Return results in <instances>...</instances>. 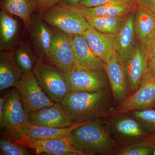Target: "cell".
Masks as SVG:
<instances>
[{"mask_svg": "<svg viewBox=\"0 0 155 155\" xmlns=\"http://www.w3.org/2000/svg\"><path fill=\"white\" fill-rule=\"evenodd\" d=\"M39 14L48 25L67 35H83L90 25L78 7L61 2Z\"/></svg>", "mask_w": 155, "mask_h": 155, "instance_id": "3957f363", "label": "cell"}, {"mask_svg": "<svg viewBox=\"0 0 155 155\" xmlns=\"http://www.w3.org/2000/svg\"><path fill=\"white\" fill-rule=\"evenodd\" d=\"M141 43L150 58L155 57V28L145 41Z\"/></svg>", "mask_w": 155, "mask_h": 155, "instance_id": "4dcf8cb0", "label": "cell"}, {"mask_svg": "<svg viewBox=\"0 0 155 155\" xmlns=\"http://www.w3.org/2000/svg\"><path fill=\"white\" fill-rule=\"evenodd\" d=\"M22 72L13 58L12 51L0 53V91L17 87Z\"/></svg>", "mask_w": 155, "mask_h": 155, "instance_id": "7402d4cb", "label": "cell"}, {"mask_svg": "<svg viewBox=\"0 0 155 155\" xmlns=\"http://www.w3.org/2000/svg\"><path fill=\"white\" fill-rule=\"evenodd\" d=\"M34 13L40 14L52 8L60 2L61 0H31Z\"/></svg>", "mask_w": 155, "mask_h": 155, "instance_id": "f546056e", "label": "cell"}, {"mask_svg": "<svg viewBox=\"0 0 155 155\" xmlns=\"http://www.w3.org/2000/svg\"><path fill=\"white\" fill-rule=\"evenodd\" d=\"M0 8L1 11L22 19L25 28L34 13L31 0H1Z\"/></svg>", "mask_w": 155, "mask_h": 155, "instance_id": "603a6c76", "label": "cell"}, {"mask_svg": "<svg viewBox=\"0 0 155 155\" xmlns=\"http://www.w3.org/2000/svg\"><path fill=\"white\" fill-rule=\"evenodd\" d=\"M126 17L96 16L85 17L89 25L98 31L115 36L122 28Z\"/></svg>", "mask_w": 155, "mask_h": 155, "instance_id": "d4e9b609", "label": "cell"}, {"mask_svg": "<svg viewBox=\"0 0 155 155\" xmlns=\"http://www.w3.org/2000/svg\"><path fill=\"white\" fill-rule=\"evenodd\" d=\"M68 137L74 147L84 155H116L120 147L107 117L83 122Z\"/></svg>", "mask_w": 155, "mask_h": 155, "instance_id": "6da1fadb", "label": "cell"}, {"mask_svg": "<svg viewBox=\"0 0 155 155\" xmlns=\"http://www.w3.org/2000/svg\"><path fill=\"white\" fill-rule=\"evenodd\" d=\"M78 8L85 17H125L135 12L137 5L134 0H117L93 8Z\"/></svg>", "mask_w": 155, "mask_h": 155, "instance_id": "e0dca14e", "label": "cell"}, {"mask_svg": "<svg viewBox=\"0 0 155 155\" xmlns=\"http://www.w3.org/2000/svg\"><path fill=\"white\" fill-rule=\"evenodd\" d=\"M17 88L23 108L28 114L55 103L45 93L32 72L22 73Z\"/></svg>", "mask_w": 155, "mask_h": 155, "instance_id": "ba28073f", "label": "cell"}, {"mask_svg": "<svg viewBox=\"0 0 155 155\" xmlns=\"http://www.w3.org/2000/svg\"><path fill=\"white\" fill-rule=\"evenodd\" d=\"M20 28L13 16L0 12V51H12L19 41Z\"/></svg>", "mask_w": 155, "mask_h": 155, "instance_id": "44dd1931", "label": "cell"}, {"mask_svg": "<svg viewBox=\"0 0 155 155\" xmlns=\"http://www.w3.org/2000/svg\"><path fill=\"white\" fill-rule=\"evenodd\" d=\"M67 35L77 61L91 69L104 70V63L94 52L83 35Z\"/></svg>", "mask_w": 155, "mask_h": 155, "instance_id": "ffe728a7", "label": "cell"}, {"mask_svg": "<svg viewBox=\"0 0 155 155\" xmlns=\"http://www.w3.org/2000/svg\"><path fill=\"white\" fill-rule=\"evenodd\" d=\"M107 117L112 134L120 147L143 141L153 135L129 113Z\"/></svg>", "mask_w": 155, "mask_h": 155, "instance_id": "8992f818", "label": "cell"}, {"mask_svg": "<svg viewBox=\"0 0 155 155\" xmlns=\"http://www.w3.org/2000/svg\"><path fill=\"white\" fill-rule=\"evenodd\" d=\"M6 94L1 96L0 98V127L1 130H4L7 127L4 114V105Z\"/></svg>", "mask_w": 155, "mask_h": 155, "instance_id": "836d02e7", "label": "cell"}, {"mask_svg": "<svg viewBox=\"0 0 155 155\" xmlns=\"http://www.w3.org/2000/svg\"><path fill=\"white\" fill-rule=\"evenodd\" d=\"M148 72L151 75L155 77V57L150 59Z\"/></svg>", "mask_w": 155, "mask_h": 155, "instance_id": "e575fe53", "label": "cell"}, {"mask_svg": "<svg viewBox=\"0 0 155 155\" xmlns=\"http://www.w3.org/2000/svg\"><path fill=\"white\" fill-rule=\"evenodd\" d=\"M32 152L29 148L19 143L4 130L0 138V155H29Z\"/></svg>", "mask_w": 155, "mask_h": 155, "instance_id": "4316f807", "label": "cell"}, {"mask_svg": "<svg viewBox=\"0 0 155 155\" xmlns=\"http://www.w3.org/2000/svg\"><path fill=\"white\" fill-rule=\"evenodd\" d=\"M136 36L140 42L145 41L155 28V17L146 10L137 6L134 14Z\"/></svg>", "mask_w": 155, "mask_h": 155, "instance_id": "484cf974", "label": "cell"}, {"mask_svg": "<svg viewBox=\"0 0 155 155\" xmlns=\"http://www.w3.org/2000/svg\"><path fill=\"white\" fill-rule=\"evenodd\" d=\"M149 142L150 145L153 149V155H155V136L153 135L149 138Z\"/></svg>", "mask_w": 155, "mask_h": 155, "instance_id": "8d00e7d4", "label": "cell"}, {"mask_svg": "<svg viewBox=\"0 0 155 155\" xmlns=\"http://www.w3.org/2000/svg\"><path fill=\"white\" fill-rule=\"evenodd\" d=\"M82 123H77L65 128H54L35 125L28 122L19 127L4 130L11 134L25 135L36 139H51L68 136L74 128Z\"/></svg>", "mask_w": 155, "mask_h": 155, "instance_id": "2e32d148", "label": "cell"}, {"mask_svg": "<svg viewBox=\"0 0 155 155\" xmlns=\"http://www.w3.org/2000/svg\"><path fill=\"white\" fill-rule=\"evenodd\" d=\"M4 114L6 129L15 128L29 122L28 114L23 108L17 87L6 94Z\"/></svg>", "mask_w": 155, "mask_h": 155, "instance_id": "ac0fdd59", "label": "cell"}, {"mask_svg": "<svg viewBox=\"0 0 155 155\" xmlns=\"http://www.w3.org/2000/svg\"><path fill=\"white\" fill-rule=\"evenodd\" d=\"M61 104L75 124L107 117L116 106L110 87L95 91H70Z\"/></svg>", "mask_w": 155, "mask_h": 155, "instance_id": "7a4b0ae2", "label": "cell"}, {"mask_svg": "<svg viewBox=\"0 0 155 155\" xmlns=\"http://www.w3.org/2000/svg\"><path fill=\"white\" fill-rule=\"evenodd\" d=\"M149 61L147 53L140 42L136 45L133 52L124 62L130 95L139 88L142 81L148 70Z\"/></svg>", "mask_w": 155, "mask_h": 155, "instance_id": "4fadbf2b", "label": "cell"}, {"mask_svg": "<svg viewBox=\"0 0 155 155\" xmlns=\"http://www.w3.org/2000/svg\"><path fill=\"white\" fill-rule=\"evenodd\" d=\"M151 109H155V77L148 70L139 88L123 102L115 106L108 116Z\"/></svg>", "mask_w": 155, "mask_h": 155, "instance_id": "52a82bcc", "label": "cell"}, {"mask_svg": "<svg viewBox=\"0 0 155 155\" xmlns=\"http://www.w3.org/2000/svg\"><path fill=\"white\" fill-rule=\"evenodd\" d=\"M129 113L139 121L150 133L155 136V109L134 111Z\"/></svg>", "mask_w": 155, "mask_h": 155, "instance_id": "f1b7e54d", "label": "cell"}, {"mask_svg": "<svg viewBox=\"0 0 155 155\" xmlns=\"http://www.w3.org/2000/svg\"><path fill=\"white\" fill-rule=\"evenodd\" d=\"M13 58L22 73L32 72L39 60L30 45L26 41L20 42L12 50Z\"/></svg>", "mask_w": 155, "mask_h": 155, "instance_id": "cb8c5ba5", "label": "cell"}, {"mask_svg": "<svg viewBox=\"0 0 155 155\" xmlns=\"http://www.w3.org/2000/svg\"><path fill=\"white\" fill-rule=\"evenodd\" d=\"M7 133L19 143L29 148L35 154L84 155L83 153L74 147L68 136L51 139H36L27 136Z\"/></svg>", "mask_w": 155, "mask_h": 155, "instance_id": "9c48e42d", "label": "cell"}, {"mask_svg": "<svg viewBox=\"0 0 155 155\" xmlns=\"http://www.w3.org/2000/svg\"><path fill=\"white\" fill-rule=\"evenodd\" d=\"M81 0H61V2L67 5L77 7Z\"/></svg>", "mask_w": 155, "mask_h": 155, "instance_id": "d590c367", "label": "cell"}, {"mask_svg": "<svg viewBox=\"0 0 155 155\" xmlns=\"http://www.w3.org/2000/svg\"><path fill=\"white\" fill-rule=\"evenodd\" d=\"M134 13L127 15L122 28L114 37L115 52L119 61L123 63L130 57L136 45Z\"/></svg>", "mask_w": 155, "mask_h": 155, "instance_id": "9a60e30c", "label": "cell"}, {"mask_svg": "<svg viewBox=\"0 0 155 155\" xmlns=\"http://www.w3.org/2000/svg\"><path fill=\"white\" fill-rule=\"evenodd\" d=\"M53 29L52 41L47 61L64 73L77 60L68 35L55 28Z\"/></svg>", "mask_w": 155, "mask_h": 155, "instance_id": "30bf717a", "label": "cell"}, {"mask_svg": "<svg viewBox=\"0 0 155 155\" xmlns=\"http://www.w3.org/2000/svg\"><path fill=\"white\" fill-rule=\"evenodd\" d=\"M117 0H81L77 6L80 8H93Z\"/></svg>", "mask_w": 155, "mask_h": 155, "instance_id": "1f68e13d", "label": "cell"}, {"mask_svg": "<svg viewBox=\"0 0 155 155\" xmlns=\"http://www.w3.org/2000/svg\"><path fill=\"white\" fill-rule=\"evenodd\" d=\"M148 139L120 147L116 155H153V149L150 145Z\"/></svg>", "mask_w": 155, "mask_h": 155, "instance_id": "83f0119b", "label": "cell"}, {"mask_svg": "<svg viewBox=\"0 0 155 155\" xmlns=\"http://www.w3.org/2000/svg\"><path fill=\"white\" fill-rule=\"evenodd\" d=\"M26 29L39 60L47 61L52 41L53 28L41 19L39 14L34 13Z\"/></svg>", "mask_w": 155, "mask_h": 155, "instance_id": "8fae6325", "label": "cell"}, {"mask_svg": "<svg viewBox=\"0 0 155 155\" xmlns=\"http://www.w3.org/2000/svg\"><path fill=\"white\" fill-rule=\"evenodd\" d=\"M83 35L96 55L104 64L108 63L115 53L114 36L101 33L91 25Z\"/></svg>", "mask_w": 155, "mask_h": 155, "instance_id": "d6986e66", "label": "cell"}, {"mask_svg": "<svg viewBox=\"0 0 155 155\" xmlns=\"http://www.w3.org/2000/svg\"><path fill=\"white\" fill-rule=\"evenodd\" d=\"M104 70L116 106L118 105L127 99L130 94L124 63L119 61L116 52L110 60L105 64Z\"/></svg>", "mask_w": 155, "mask_h": 155, "instance_id": "7c38bea8", "label": "cell"}, {"mask_svg": "<svg viewBox=\"0 0 155 155\" xmlns=\"http://www.w3.org/2000/svg\"><path fill=\"white\" fill-rule=\"evenodd\" d=\"M32 72L45 93L54 102H62L70 91L64 73L52 64L39 60Z\"/></svg>", "mask_w": 155, "mask_h": 155, "instance_id": "277c9868", "label": "cell"}, {"mask_svg": "<svg viewBox=\"0 0 155 155\" xmlns=\"http://www.w3.org/2000/svg\"><path fill=\"white\" fill-rule=\"evenodd\" d=\"M104 70H95L76 61L64 73L70 91H95L110 87Z\"/></svg>", "mask_w": 155, "mask_h": 155, "instance_id": "5b68a950", "label": "cell"}, {"mask_svg": "<svg viewBox=\"0 0 155 155\" xmlns=\"http://www.w3.org/2000/svg\"><path fill=\"white\" fill-rule=\"evenodd\" d=\"M137 6L146 10L155 17V0H134Z\"/></svg>", "mask_w": 155, "mask_h": 155, "instance_id": "d6a6232c", "label": "cell"}, {"mask_svg": "<svg viewBox=\"0 0 155 155\" xmlns=\"http://www.w3.org/2000/svg\"><path fill=\"white\" fill-rule=\"evenodd\" d=\"M28 122L35 125L54 128H65L75 125L61 103H55L28 114Z\"/></svg>", "mask_w": 155, "mask_h": 155, "instance_id": "5bb4252c", "label": "cell"}]
</instances>
